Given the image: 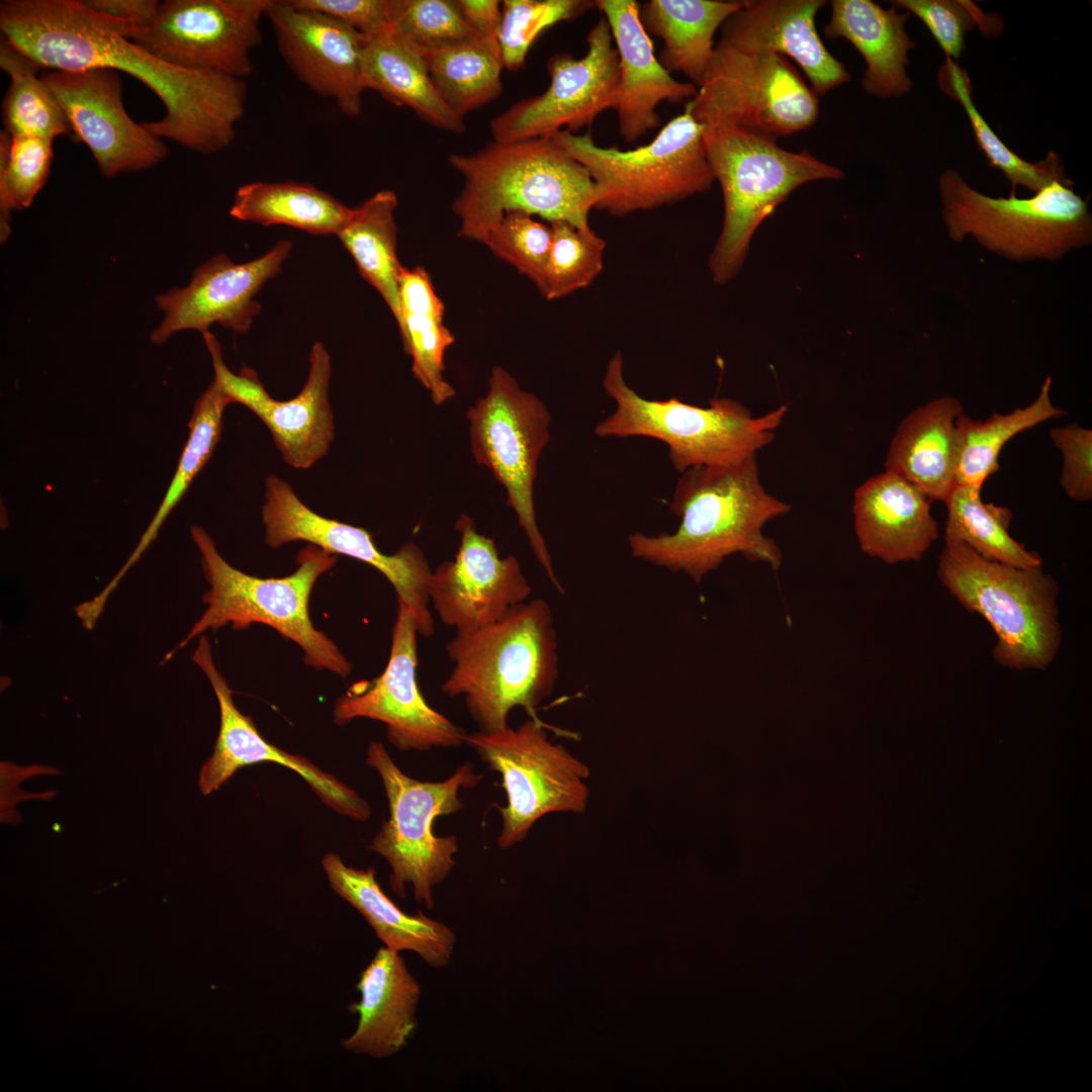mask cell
Segmentation results:
<instances>
[{
    "mask_svg": "<svg viewBox=\"0 0 1092 1092\" xmlns=\"http://www.w3.org/2000/svg\"><path fill=\"white\" fill-rule=\"evenodd\" d=\"M361 81L365 90L386 101L412 109L426 123L449 132L463 133L456 116L436 91L422 52L390 30L366 38L361 55Z\"/></svg>",
    "mask_w": 1092,
    "mask_h": 1092,
    "instance_id": "obj_33",
    "label": "cell"
},
{
    "mask_svg": "<svg viewBox=\"0 0 1092 1092\" xmlns=\"http://www.w3.org/2000/svg\"><path fill=\"white\" fill-rule=\"evenodd\" d=\"M489 388L467 412L472 453L505 486L535 557L563 594L536 520L534 482L539 457L550 441L551 416L533 393L523 390L504 368L494 367Z\"/></svg>",
    "mask_w": 1092,
    "mask_h": 1092,
    "instance_id": "obj_14",
    "label": "cell"
},
{
    "mask_svg": "<svg viewBox=\"0 0 1092 1092\" xmlns=\"http://www.w3.org/2000/svg\"><path fill=\"white\" fill-rule=\"evenodd\" d=\"M587 51L579 59L555 54L547 62L548 88L493 117L492 140L514 142L551 138L590 126L606 110L614 109L619 84V58L604 16L589 29Z\"/></svg>",
    "mask_w": 1092,
    "mask_h": 1092,
    "instance_id": "obj_16",
    "label": "cell"
},
{
    "mask_svg": "<svg viewBox=\"0 0 1092 1092\" xmlns=\"http://www.w3.org/2000/svg\"><path fill=\"white\" fill-rule=\"evenodd\" d=\"M940 90L958 102L965 111L978 148L990 167L1000 170L1011 184V192L1017 186L1036 193L1056 178L1066 175L1061 157L1050 152L1045 159L1030 163L1011 151L993 131L976 107L973 87L968 72L957 61L946 59L937 74Z\"/></svg>",
    "mask_w": 1092,
    "mask_h": 1092,
    "instance_id": "obj_42",
    "label": "cell"
},
{
    "mask_svg": "<svg viewBox=\"0 0 1092 1092\" xmlns=\"http://www.w3.org/2000/svg\"><path fill=\"white\" fill-rule=\"evenodd\" d=\"M455 528L460 535L457 554L432 573L429 598L445 625L470 632L527 602L532 587L519 560L513 555L500 558L494 541L478 533L470 517L461 515Z\"/></svg>",
    "mask_w": 1092,
    "mask_h": 1092,
    "instance_id": "obj_22",
    "label": "cell"
},
{
    "mask_svg": "<svg viewBox=\"0 0 1092 1092\" xmlns=\"http://www.w3.org/2000/svg\"><path fill=\"white\" fill-rule=\"evenodd\" d=\"M937 575L965 609L990 624L999 665L1044 669L1053 662L1062 640L1058 586L1041 565L1017 567L986 559L963 543L945 542Z\"/></svg>",
    "mask_w": 1092,
    "mask_h": 1092,
    "instance_id": "obj_9",
    "label": "cell"
},
{
    "mask_svg": "<svg viewBox=\"0 0 1092 1092\" xmlns=\"http://www.w3.org/2000/svg\"><path fill=\"white\" fill-rule=\"evenodd\" d=\"M191 537L200 552L203 574L210 585L202 598L207 607L164 661L206 630L216 631L226 625H232L234 630H244L253 623H261L297 643L303 650L306 665L329 669L342 677L350 674L351 662L334 641L313 627L308 614L312 587L317 578L336 564L335 554L309 544L299 551L298 567L293 573L281 578H260L229 564L201 527L192 526Z\"/></svg>",
    "mask_w": 1092,
    "mask_h": 1092,
    "instance_id": "obj_6",
    "label": "cell"
},
{
    "mask_svg": "<svg viewBox=\"0 0 1092 1092\" xmlns=\"http://www.w3.org/2000/svg\"><path fill=\"white\" fill-rule=\"evenodd\" d=\"M1052 378L1048 376L1036 398L1024 407L1007 414L994 413L985 420L961 415L957 420L959 459L956 485L982 488L999 469L1002 448L1017 434L1066 415L1051 398Z\"/></svg>",
    "mask_w": 1092,
    "mask_h": 1092,
    "instance_id": "obj_38",
    "label": "cell"
},
{
    "mask_svg": "<svg viewBox=\"0 0 1092 1092\" xmlns=\"http://www.w3.org/2000/svg\"><path fill=\"white\" fill-rule=\"evenodd\" d=\"M211 356L214 380L232 403L252 411L270 430L283 459L297 469H307L329 451L334 438V417L329 400L331 358L323 343L309 354V372L300 392L289 400L270 396L256 371L244 367L239 373L225 365L215 336L202 333Z\"/></svg>",
    "mask_w": 1092,
    "mask_h": 1092,
    "instance_id": "obj_20",
    "label": "cell"
},
{
    "mask_svg": "<svg viewBox=\"0 0 1092 1092\" xmlns=\"http://www.w3.org/2000/svg\"><path fill=\"white\" fill-rule=\"evenodd\" d=\"M891 4L920 19L945 58L957 62L969 31L979 27L984 34L998 35L1003 29L998 15L984 13L971 1L895 0Z\"/></svg>",
    "mask_w": 1092,
    "mask_h": 1092,
    "instance_id": "obj_48",
    "label": "cell"
},
{
    "mask_svg": "<svg viewBox=\"0 0 1092 1092\" xmlns=\"http://www.w3.org/2000/svg\"><path fill=\"white\" fill-rule=\"evenodd\" d=\"M40 77L64 110L72 133L90 150L103 176L146 170L167 157L162 139L126 112L117 71H48Z\"/></svg>",
    "mask_w": 1092,
    "mask_h": 1092,
    "instance_id": "obj_19",
    "label": "cell"
},
{
    "mask_svg": "<svg viewBox=\"0 0 1092 1092\" xmlns=\"http://www.w3.org/2000/svg\"><path fill=\"white\" fill-rule=\"evenodd\" d=\"M941 214L948 238H973L1005 259L1057 261L1092 243L1088 201L1073 189L1067 175L1027 198L1011 192L992 197L970 186L953 168L938 178Z\"/></svg>",
    "mask_w": 1092,
    "mask_h": 1092,
    "instance_id": "obj_8",
    "label": "cell"
},
{
    "mask_svg": "<svg viewBox=\"0 0 1092 1092\" xmlns=\"http://www.w3.org/2000/svg\"><path fill=\"white\" fill-rule=\"evenodd\" d=\"M422 54L436 91L461 119L503 92L504 63L496 38L475 37Z\"/></svg>",
    "mask_w": 1092,
    "mask_h": 1092,
    "instance_id": "obj_37",
    "label": "cell"
},
{
    "mask_svg": "<svg viewBox=\"0 0 1092 1092\" xmlns=\"http://www.w3.org/2000/svg\"><path fill=\"white\" fill-rule=\"evenodd\" d=\"M669 510L680 518L673 533L628 536L633 557L682 572L696 583L736 553L780 569L783 553L763 534L771 520L791 506L762 485L756 455L741 461L686 470L677 480Z\"/></svg>",
    "mask_w": 1092,
    "mask_h": 1092,
    "instance_id": "obj_2",
    "label": "cell"
},
{
    "mask_svg": "<svg viewBox=\"0 0 1092 1092\" xmlns=\"http://www.w3.org/2000/svg\"><path fill=\"white\" fill-rule=\"evenodd\" d=\"M322 864L331 888L368 922L384 946L412 951L434 969L446 967L454 953L456 935L445 923L422 911L408 914L381 889L372 867L347 866L336 853H327Z\"/></svg>",
    "mask_w": 1092,
    "mask_h": 1092,
    "instance_id": "obj_29",
    "label": "cell"
},
{
    "mask_svg": "<svg viewBox=\"0 0 1092 1092\" xmlns=\"http://www.w3.org/2000/svg\"><path fill=\"white\" fill-rule=\"evenodd\" d=\"M390 31L421 52L453 46L477 36L456 1L388 0Z\"/></svg>",
    "mask_w": 1092,
    "mask_h": 1092,
    "instance_id": "obj_46",
    "label": "cell"
},
{
    "mask_svg": "<svg viewBox=\"0 0 1092 1092\" xmlns=\"http://www.w3.org/2000/svg\"><path fill=\"white\" fill-rule=\"evenodd\" d=\"M366 763L380 776L389 807L369 849L390 866L389 885L398 897L405 898L410 885L416 901L432 909L434 889L453 870L459 848L455 835L434 833V821L460 812V791L475 788L482 775L466 761L444 781H419L402 772L380 742L370 743Z\"/></svg>",
    "mask_w": 1092,
    "mask_h": 1092,
    "instance_id": "obj_11",
    "label": "cell"
},
{
    "mask_svg": "<svg viewBox=\"0 0 1092 1092\" xmlns=\"http://www.w3.org/2000/svg\"><path fill=\"white\" fill-rule=\"evenodd\" d=\"M686 106L703 126H738L775 139L811 127L820 112L818 95L788 59L721 38Z\"/></svg>",
    "mask_w": 1092,
    "mask_h": 1092,
    "instance_id": "obj_13",
    "label": "cell"
},
{
    "mask_svg": "<svg viewBox=\"0 0 1092 1092\" xmlns=\"http://www.w3.org/2000/svg\"><path fill=\"white\" fill-rule=\"evenodd\" d=\"M456 3L465 22L477 36L497 39L502 21L500 1L456 0Z\"/></svg>",
    "mask_w": 1092,
    "mask_h": 1092,
    "instance_id": "obj_52",
    "label": "cell"
},
{
    "mask_svg": "<svg viewBox=\"0 0 1092 1092\" xmlns=\"http://www.w3.org/2000/svg\"><path fill=\"white\" fill-rule=\"evenodd\" d=\"M265 497L262 520L269 547L305 541L329 553L373 566L392 584L397 602L414 614L419 634H433L434 620L429 610L433 571L419 546L410 542L391 555L384 554L367 530L316 514L299 499L290 484L274 474L266 479Z\"/></svg>",
    "mask_w": 1092,
    "mask_h": 1092,
    "instance_id": "obj_17",
    "label": "cell"
},
{
    "mask_svg": "<svg viewBox=\"0 0 1092 1092\" xmlns=\"http://www.w3.org/2000/svg\"><path fill=\"white\" fill-rule=\"evenodd\" d=\"M294 7L325 14L366 38L390 30L388 0H287Z\"/></svg>",
    "mask_w": 1092,
    "mask_h": 1092,
    "instance_id": "obj_50",
    "label": "cell"
},
{
    "mask_svg": "<svg viewBox=\"0 0 1092 1092\" xmlns=\"http://www.w3.org/2000/svg\"><path fill=\"white\" fill-rule=\"evenodd\" d=\"M606 18L619 58V84L614 110L619 131L633 143L660 124V103L690 101L698 88L674 79L656 58L635 0H597Z\"/></svg>",
    "mask_w": 1092,
    "mask_h": 1092,
    "instance_id": "obj_25",
    "label": "cell"
},
{
    "mask_svg": "<svg viewBox=\"0 0 1092 1092\" xmlns=\"http://www.w3.org/2000/svg\"><path fill=\"white\" fill-rule=\"evenodd\" d=\"M603 387L615 402V410L595 427V434L600 438L647 437L661 441L668 448L672 467L680 473L756 455L775 440L788 413V405L782 404L754 418L746 406L728 397L713 398L707 407L676 398H645L627 383L621 352L608 361Z\"/></svg>",
    "mask_w": 1092,
    "mask_h": 1092,
    "instance_id": "obj_5",
    "label": "cell"
},
{
    "mask_svg": "<svg viewBox=\"0 0 1092 1092\" xmlns=\"http://www.w3.org/2000/svg\"><path fill=\"white\" fill-rule=\"evenodd\" d=\"M931 500L900 475L885 470L856 487L853 527L866 555L887 564L919 561L938 538Z\"/></svg>",
    "mask_w": 1092,
    "mask_h": 1092,
    "instance_id": "obj_27",
    "label": "cell"
},
{
    "mask_svg": "<svg viewBox=\"0 0 1092 1092\" xmlns=\"http://www.w3.org/2000/svg\"><path fill=\"white\" fill-rule=\"evenodd\" d=\"M0 68L10 79L2 104L4 130L11 136H35L52 141L60 135L72 134L57 98L36 74L39 68L2 35Z\"/></svg>",
    "mask_w": 1092,
    "mask_h": 1092,
    "instance_id": "obj_41",
    "label": "cell"
},
{
    "mask_svg": "<svg viewBox=\"0 0 1092 1092\" xmlns=\"http://www.w3.org/2000/svg\"><path fill=\"white\" fill-rule=\"evenodd\" d=\"M830 7L823 32L829 39H846L861 55L867 65L861 78L864 92L882 99L908 94L912 89L908 55L916 47L905 29L910 14L872 0H833Z\"/></svg>",
    "mask_w": 1092,
    "mask_h": 1092,
    "instance_id": "obj_30",
    "label": "cell"
},
{
    "mask_svg": "<svg viewBox=\"0 0 1092 1092\" xmlns=\"http://www.w3.org/2000/svg\"><path fill=\"white\" fill-rule=\"evenodd\" d=\"M397 197L392 190L376 192L352 214L337 235L352 256L361 276L382 296L398 326L400 321Z\"/></svg>",
    "mask_w": 1092,
    "mask_h": 1092,
    "instance_id": "obj_36",
    "label": "cell"
},
{
    "mask_svg": "<svg viewBox=\"0 0 1092 1092\" xmlns=\"http://www.w3.org/2000/svg\"><path fill=\"white\" fill-rule=\"evenodd\" d=\"M52 140L11 136L0 132V234L10 235V214L29 207L49 177L54 149Z\"/></svg>",
    "mask_w": 1092,
    "mask_h": 1092,
    "instance_id": "obj_43",
    "label": "cell"
},
{
    "mask_svg": "<svg viewBox=\"0 0 1092 1092\" xmlns=\"http://www.w3.org/2000/svg\"><path fill=\"white\" fill-rule=\"evenodd\" d=\"M353 208L309 183L251 182L235 195L230 214L265 226L283 224L315 236H337Z\"/></svg>",
    "mask_w": 1092,
    "mask_h": 1092,
    "instance_id": "obj_35",
    "label": "cell"
},
{
    "mask_svg": "<svg viewBox=\"0 0 1092 1092\" xmlns=\"http://www.w3.org/2000/svg\"><path fill=\"white\" fill-rule=\"evenodd\" d=\"M192 659L207 676L216 696L220 716L213 752L199 772L198 787L203 795L219 789L243 766L268 761L297 772L320 799L335 811L359 821L370 817V805L355 790L305 757L288 753L260 735L252 719L237 709L233 693L213 661L209 640L204 635L199 637Z\"/></svg>",
    "mask_w": 1092,
    "mask_h": 1092,
    "instance_id": "obj_23",
    "label": "cell"
},
{
    "mask_svg": "<svg viewBox=\"0 0 1092 1092\" xmlns=\"http://www.w3.org/2000/svg\"><path fill=\"white\" fill-rule=\"evenodd\" d=\"M446 651L453 667L441 690L464 699L479 731L508 727L517 707L540 720L536 710L559 675L553 615L543 599L519 604L485 627L456 632Z\"/></svg>",
    "mask_w": 1092,
    "mask_h": 1092,
    "instance_id": "obj_4",
    "label": "cell"
},
{
    "mask_svg": "<svg viewBox=\"0 0 1092 1092\" xmlns=\"http://www.w3.org/2000/svg\"><path fill=\"white\" fill-rule=\"evenodd\" d=\"M279 53L313 93L350 117L362 112L361 55L366 37L325 14L273 0L266 11Z\"/></svg>",
    "mask_w": 1092,
    "mask_h": 1092,
    "instance_id": "obj_24",
    "label": "cell"
},
{
    "mask_svg": "<svg viewBox=\"0 0 1092 1092\" xmlns=\"http://www.w3.org/2000/svg\"><path fill=\"white\" fill-rule=\"evenodd\" d=\"M551 240L550 224L521 211H509L488 232L483 244L529 278L543 295Z\"/></svg>",
    "mask_w": 1092,
    "mask_h": 1092,
    "instance_id": "obj_47",
    "label": "cell"
},
{
    "mask_svg": "<svg viewBox=\"0 0 1092 1092\" xmlns=\"http://www.w3.org/2000/svg\"><path fill=\"white\" fill-rule=\"evenodd\" d=\"M122 21L81 0H4L0 30L39 69L106 68L129 74L163 102V118L143 122L160 139L202 155L232 145L246 110L244 79L170 65L120 33Z\"/></svg>",
    "mask_w": 1092,
    "mask_h": 1092,
    "instance_id": "obj_1",
    "label": "cell"
},
{
    "mask_svg": "<svg viewBox=\"0 0 1092 1092\" xmlns=\"http://www.w3.org/2000/svg\"><path fill=\"white\" fill-rule=\"evenodd\" d=\"M272 1L166 0L151 25L125 23L121 34L170 65L245 79Z\"/></svg>",
    "mask_w": 1092,
    "mask_h": 1092,
    "instance_id": "obj_15",
    "label": "cell"
},
{
    "mask_svg": "<svg viewBox=\"0 0 1092 1092\" xmlns=\"http://www.w3.org/2000/svg\"><path fill=\"white\" fill-rule=\"evenodd\" d=\"M747 0H649L639 4V17L648 34L662 40L658 61L679 72L697 88L710 66L714 36Z\"/></svg>",
    "mask_w": 1092,
    "mask_h": 1092,
    "instance_id": "obj_32",
    "label": "cell"
},
{
    "mask_svg": "<svg viewBox=\"0 0 1092 1092\" xmlns=\"http://www.w3.org/2000/svg\"><path fill=\"white\" fill-rule=\"evenodd\" d=\"M400 321L403 350L413 359L412 371L431 392L435 404L455 394L445 380L444 357L455 337L443 323L445 306L429 273L422 266H402L399 275Z\"/></svg>",
    "mask_w": 1092,
    "mask_h": 1092,
    "instance_id": "obj_34",
    "label": "cell"
},
{
    "mask_svg": "<svg viewBox=\"0 0 1092 1092\" xmlns=\"http://www.w3.org/2000/svg\"><path fill=\"white\" fill-rule=\"evenodd\" d=\"M88 8L98 14L134 24L151 25L159 12L157 0H81Z\"/></svg>",
    "mask_w": 1092,
    "mask_h": 1092,
    "instance_id": "obj_51",
    "label": "cell"
},
{
    "mask_svg": "<svg viewBox=\"0 0 1092 1092\" xmlns=\"http://www.w3.org/2000/svg\"><path fill=\"white\" fill-rule=\"evenodd\" d=\"M1050 438L1062 454L1060 484L1073 500L1092 498V430L1076 423L1055 427Z\"/></svg>",
    "mask_w": 1092,
    "mask_h": 1092,
    "instance_id": "obj_49",
    "label": "cell"
},
{
    "mask_svg": "<svg viewBox=\"0 0 1092 1092\" xmlns=\"http://www.w3.org/2000/svg\"><path fill=\"white\" fill-rule=\"evenodd\" d=\"M291 248L290 241L281 240L261 257L246 263L237 264L218 254L198 266L187 286L156 297L164 316L152 332L151 341L160 345L186 330L202 334L213 324L247 333L261 310L256 295L281 272Z\"/></svg>",
    "mask_w": 1092,
    "mask_h": 1092,
    "instance_id": "obj_21",
    "label": "cell"
},
{
    "mask_svg": "<svg viewBox=\"0 0 1092 1092\" xmlns=\"http://www.w3.org/2000/svg\"><path fill=\"white\" fill-rule=\"evenodd\" d=\"M448 161L463 176L452 204L462 238L483 243L509 211L592 229L588 215L601 192L585 167L552 138L492 141L473 154H451Z\"/></svg>",
    "mask_w": 1092,
    "mask_h": 1092,
    "instance_id": "obj_3",
    "label": "cell"
},
{
    "mask_svg": "<svg viewBox=\"0 0 1092 1092\" xmlns=\"http://www.w3.org/2000/svg\"><path fill=\"white\" fill-rule=\"evenodd\" d=\"M418 623L411 610L397 602L388 662L371 680L354 682L338 699L334 721L344 725L357 718L377 720L386 725L388 741L402 751L456 748L465 744L467 733L432 708L417 682Z\"/></svg>",
    "mask_w": 1092,
    "mask_h": 1092,
    "instance_id": "obj_18",
    "label": "cell"
},
{
    "mask_svg": "<svg viewBox=\"0 0 1092 1092\" xmlns=\"http://www.w3.org/2000/svg\"><path fill=\"white\" fill-rule=\"evenodd\" d=\"M497 34L504 68L518 71L525 66L528 52L547 28L573 20L597 8L590 0H505Z\"/></svg>",
    "mask_w": 1092,
    "mask_h": 1092,
    "instance_id": "obj_44",
    "label": "cell"
},
{
    "mask_svg": "<svg viewBox=\"0 0 1092 1092\" xmlns=\"http://www.w3.org/2000/svg\"><path fill=\"white\" fill-rule=\"evenodd\" d=\"M704 144L724 199L720 236L709 258L712 280L723 285L740 270L759 224L795 189L843 172L807 150L788 151L777 139L738 126H704Z\"/></svg>",
    "mask_w": 1092,
    "mask_h": 1092,
    "instance_id": "obj_7",
    "label": "cell"
},
{
    "mask_svg": "<svg viewBox=\"0 0 1092 1092\" xmlns=\"http://www.w3.org/2000/svg\"><path fill=\"white\" fill-rule=\"evenodd\" d=\"M231 403L232 400L214 379L197 399L189 421V436L168 490L132 553L99 593L102 601L108 600L120 579L154 541L164 521L209 460L220 438L223 411Z\"/></svg>",
    "mask_w": 1092,
    "mask_h": 1092,
    "instance_id": "obj_39",
    "label": "cell"
},
{
    "mask_svg": "<svg viewBox=\"0 0 1092 1092\" xmlns=\"http://www.w3.org/2000/svg\"><path fill=\"white\" fill-rule=\"evenodd\" d=\"M826 4L824 0H747L722 25L720 38L741 49L792 60L812 90L824 95L851 78L816 29V14Z\"/></svg>",
    "mask_w": 1092,
    "mask_h": 1092,
    "instance_id": "obj_26",
    "label": "cell"
},
{
    "mask_svg": "<svg viewBox=\"0 0 1092 1092\" xmlns=\"http://www.w3.org/2000/svg\"><path fill=\"white\" fill-rule=\"evenodd\" d=\"M356 989L360 999L349 1009L357 1014V1025L342 1048L374 1059L396 1055L416 1031L421 998V986L400 952L379 947L361 972Z\"/></svg>",
    "mask_w": 1092,
    "mask_h": 1092,
    "instance_id": "obj_28",
    "label": "cell"
},
{
    "mask_svg": "<svg viewBox=\"0 0 1092 1092\" xmlns=\"http://www.w3.org/2000/svg\"><path fill=\"white\" fill-rule=\"evenodd\" d=\"M551 138L590 174L602 195L596 209L613 216L676 203L708 191L715 182L704 126L688 106L648 144L635 149L603 147L590 133L565 129Z\"/></svg>",
    "mask_w": 1092,
    "mask_h": 1092,
    "instance_id": "obj_10",
    "label": "cell"
},
{
    "mask_svg": "<svg viewBox=\"0 0 1092 1092\" xmlns=\"http://www.w3.org/2000/svg\"><path fill=\"white\" fill-rule=\"evenodd\" d=\"M552 240L543 296L559 299L590 285L603 270L606 242L593 229L550 222Z\"/></svg>",
    "mask_w": 1092,
    "mask_h": 1092,
    "instance_id": "obj_45",
    "label": "cell"
},
{
    "mask_svg": "<svg viewBox=\"0 0 1092 1092\" xmlns=\"http://www.w3.org/2000/svg\"><path fill=\"white\" fill-rule=\"evenodd\" d=\"M962 402L943 395L910 412L899 424L885 458L894 472L930 500L945 502L957 483V420Z\"/></svg>",
    "mask_w": 1092,
    "mask_h": 1092,
    "instance_id": "obj_31",
    "label": "cell"
},
{
    "mask_svg": "<svg viewBox=\"0 0 1092 1092\" xmlns=\"http://www.w3.org/2000/svg\"><path fill=\"white\" fill-rule=\"evenodd\" d=\"M981 489L973 485L953 487L944 502L945 542L963 543L986 559L1017 567L1041 565L1038 554L1028 551L1009 534L1010 510L983 503Z\"/></svg>",
    "mask_w": 1092,
    "mask_h": 1092,
    "instance_id": "obj_40",
    "label": "cell"
},
{
    "mask_svg": "<svg viewBox=\"0 0 1092 1092\" xmlns=\"http://www.w3.org/2000/svg\"><path fill=\"white\" fill-rule=\"evenodd\" d=\"M547 729L575 737L532 718L517 728L467 734L465 744L502 778L507 804L497 807L502 819L497 845L503 849L524 841L545 815L583 814L587 808L589 767L551 741Z\"/></svg>",
    "mask_w": 1092,
    "mask_h": 1092,
    "instance_id": "obj_12",
    "label": "cell"
}]
</instances>
